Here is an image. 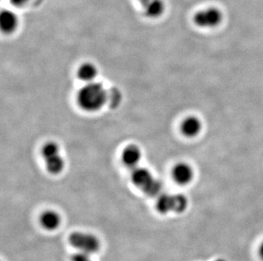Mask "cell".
Listing matches in <instances>:
<instances>
[{
	"label": "cell",
	"mask_w": 263,
	"mask_h": 261,
	"mask_svg": "<svg viewBox=\"0 0 263 261\" xmlns=\"http://www.w3.org/2000/svg\"><path fill=\"white\" fill-rule=\"evenodd\" d=\"M17 25V16L10 10H3L0 16V27L3 32L5 33L13 32Z\"/></svg>",
	"instance_id": "cell-7"
},
{
	"label": "cell",
	"mask_w": 263,
	"mask_h": 261,
	"mask_svg": "<svg viewBox=\"0 0 263 261\" xmlns=\"http://www.w3.org/2000/svg\"><path fill=\"white\" fill-rule=\"evenodd\" d=\"M181 133L189 138H194L201 132L202 123L195 116H189L184 120L181 126Z\"/></svg>",
	"instance_id": "cell-6"
},
{
	"label": "cell",
	"mask_w": 263,
	"mask_h": 261,
	"mask_svg": "<svg viewBox=\"0 0 263 261\" xmlns=\"http://www.w3.org/2000/svg\"><path fill=\"white\" fill-rule=\"evenodd\" d=\"M69 243L73 248L85 254H94L100 249V242L97 236L85 232H73L70 235Z\"/></svg>",
	"instance_id": "cell-2"
},
{
	"label": "cell",
	"mask_w": 263,
	"mask_h": 261,
	"mask_svg": "<svg viewBox=\"0 0 263 261\" xmlns=\"http://www.w3.org/2000/svg\"><path fill=\"white\" fill-rule=\"evenodd\" d=\"M154 179L148 170L145 168H137L132 173V181L136 186L142 190Z\"/></svg>",
	"instance_id": "cell-10"
},
{
	"label": "cell",
	"mask_w": 263,
	"mask_h": 261,
	"mask_svg": "<svg viewBox=\"0 0 263 261\" xmlns=\"http://www.w3.org/2000/svg\"><path fill=\"white\" fill-rule=\"evenodd\" d=\"M42 154L45 160L59 156V147L55 143H46L43 148Z\"/></svg>",
	"instance_id": "cell-15"
},
{
	"label": "cell",
	"mask_w": 263,
	"mask_h": 261,
	"mask_svg": "<svg viewBox=\"0 0 263 261\" xmlns=\"http://www.w3.org/2000/svg\"><path fill=\"white\" fill-rule=\"evenodd\" d=\"M157 209L162 214L171 211L181 213L187 207V200L181 194H162L157 200Z\"/></svg>",
	"instance_id": "cell-3"
},
{
	"label": "cell",
	"mask_w": 263,
	"mask_h": 261,
	"mask_svg": "<svg viewBox=\"0 0 263 261\" xmlns=\"http://www.w3.org/2000/svg\"><path fill=\"white\" fill-rule=\"evenodd\" d=\"M222 13L216 8H208L194 15V23L202 28H213L220 25L222 20Z\"/></svg>",
	"instance_id": "cell-4"
},
{
	"label": "cell",
	"mask_w": 263,
	"mask_h": 261,
	"mask_svg": "<svg viewBox=\"0 0 263 261\" xmlns=\"http://www.w3.org/2000/svg\"><path fill=\"white\" fill-rule=\"evenodd\" d=\"M29 1H31V0H10V3L15 6L20 7V6H24V5H27Z\"/></svg>",
	"instance_id": "cell-18"
},
{
	"label": "cell",
	"mask_w": 263,
	"mask_h": 261,
	"mask_svg": "<svg viewBox=\"0 0 263 261\" xmlns=\"http://www.w3.org/2000/svg\"><path fill=\"white\" fill-rule=\"evenodd\" d=\"M145 14L150 18H157L163 15L164 9V2L163 0H151L143 5Z\"/></svg>",
	"instance_id": "cell-11"
},
{
	"label": "cell",
	"mask_w": 263,
	"mask_h": 261,
	"mask_svg": "<svg viewBox=\"0 0 263 261\" xmlns=\"http://www.w3.org/2000/svg\"><path fill=\"white\" fill-rule=\"evenodd\" d=\"M173 178L180 185H186L191 183L194 178L193 168L186 163H179L173 169Z\"/></svg>",
	"instance_id": "cell-5"
},
{
	"label": "cell",
	"mask_w": 263,
	"mask_h": 261,
	"mask_svg": "<svg viewBox=\"0 0 263 261\" xmlns=\"http://www.w3.org/2000/svg\"><path fill=\"white\" fill-rule=\"evenodd\" d=\"M259 254H260V256H261V259L263 260V243L261 244V247H260V250H259Z\"/></svg>",
	"instance_id": "cell-19"
},
{
	"label": "cell",
	"mask_w": 263,
	"mask_h": 261,
	"mask_svg": "<svg viewBox=\"0 0 263 261\" xmlns=\"http://www.w3.org/2000/svg\"><path fill=\"white\" fill-rule=\"evenodd\" d=\"M40 223L45 229L53 231L59 227L61 218L57 212L49 210L43 213L40 217Z\"/></svg>",
	"instance_id": "cell-9"
},
{
	"label": "cell",
	"mask_w": 263,
	"mask_h": 261,
	"mask_svg": "<svg viewBox=\"0 0 263 261\" xmlns=\"http://www.w3.org/2000/svg\"><path fill=\"white\" fill-rule=\"evenodd\" d=\"M97 70L92 64H84L80 67L78 76L82 81H86L88 83L91 82L97 77Z\"/></svg>",
	"instance_id": "cell-12"
},
{
	"label": "cell",
	"mask_w": 263,
	"mask_h": 261,
	"mask_svg": "<svg viewBox=\"0 0 263 261\" xmlns=\"http://www.w3.org/2000/svg\"><path fill=\"white\" fill-rule=\"evenodd\" d=\"M120 101H121V94L118 89H110L109 91L107 92V102L111 107L112 108L117 107Z\"/></svg>",
	"instance_id": "cell-16"
},
{
	"label": "cell",
	"mask_w": 263,
	"mask_h": 261,
	"mask_svg": "<svg viewBox=\"0 0 263 261\" xmlns=\"http://www.w3.org/2000/svg\"><path fill=\"white\" fill-rule=\"evenodd\" d=\"M45 161L48 171L51 174H59L64 168V161L60 156L50 158L48 160H45Z\"/></svg>",
	"instance_id": "cell-13"
},
{
	"label": "cell",
	"mask_w": 263,
	"mask_h": 261,
	"mask_svg": "<svg viewBox=\"0 0 263 261\" xmlns=\"http://www.w3.org/2000/svg\"><path fill=\"white\" fill-rule=\"evenodd\" d=\"M138 1H139V2L141 3V4H142V6H143V5H146V4H147V3H148L149 1H151V0H138Z\"/></svg>",
	"instance_id": "cell-20"
},
{
	"label": "cell",
	"mask_w": 263,
	"mask_h": 261,
	"mask_svg": "<svg viewBox=\"0 0 263 261\" xmlns=\"http://www.w3.org/2000/svg\"><path fill=\"white\" fill-rule=\"evenodd\" d=\"M107 92L102 84L89 82L78 95L80 107L86 111H97L107 103Z\"/></svg>",
	"instance_id": "cell-1"
},
{
	"label": "cell",
	"mask_w": 263,
	"mask_h": 261,
	"mask_svg": "<svg viewBox=\"0 0 263 261\" xmlns=\"http://www.w3.org/2000/svg\"><path fill=\"white\" fill-rule=\"evenodd\" d=\"M89 254H85V253H82V252H80V253H78V254H74L73 256H72V261H92L89 258Z\"/></svg>",
	"instance_id": "cell-17"
},
{
	"label": "cell",
	"mask_w": 263,
	"mask_h": 261,
	"mask_svg": "<svg viewBox=\"0 0 263 261\" xmlns=\"http://www.w3.org/2000/svg\"><path fill=\"white\" fill-rule=\"evenodd\" d=\"M162 184L159 180L153 179V180L146 185V187L142 189V191L151 197L157 196L159 194V192H161Z\"/></svg>",
	"instance_id": "cell-14"
},
{
	"label": "cell",
	"mask_w": 263,
	"mask_h": 261,
	"mask_svg": "<svg viewBox=\"0 0 263 261\" xmlns=\"http://www.w3.org/2000/svg\"><path fill=\"white\" fill-rule=\"evenodd\" d=\"M142 157V153L139 148L135 145H129L123 152V162L129 167L137 166Z\"/></svg>",
	"instance_id": "cell-8"
}]
</instances>
